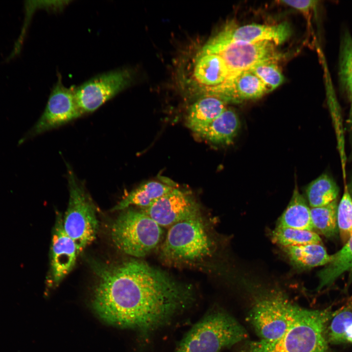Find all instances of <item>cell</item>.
I'll return each instance as SVG.
<instances>
[{
    "instance_id": "obj_1",
    "label": "cell",
    "mask_w": 352,
    "mask_h": 352,
    "mask_svg": "<svg viewBox=\"0 0 352 352\" xmlns=\"http://www.w3.org/2000/svg\"><path fill=\"white\" fill-rule=\"evenodd\" d=\"M93 266L99 278L92 305L95 312L110 325L137 330L145 341L195 301L192 286L144 262Z\"/></svg>"
},
{
    "instance_id": "obj_2",
    "label": "cell",
    "mask_w": 352,
    "mask_h": 352,
    "mask_svg": "<svg viewBox=\"0 0 352 352\" xmlns=\"http://www.w3.org/2000/svg\"><path fill=\"white\" fill-rule=\"evenodd\" d=\"M330 309L311 310L298 307L285 333L272 340L245 343L238 352H329L327 327Z\"/></svg>"
},
{
    "instance_id": "obj_3",
    "label": "cell",
    "mask_w": 352,
    "mask_h": 352,
    "mask_svg": "<svg viewBox=\"0 0 352 352\" xmlns=\"http://www.w3.org/2000/svg\"><path fill=\"white\" fill-rule=\"evenodd\" d=\"M247 337L246 330L230 314L211 309L186 333L175 352H220Z\"/></svg>"
},
{
    "instance_id": "obj_4",
    "label": "cell",
    "mask_w": 352,
    "mask_h": 352,
    "mask_svg": "<svg viewBox=\"0 0 352 352\" xmlns=\"http://www.w3.org/2000/svg\"><path fill=\"white\" fill-rule=\"evenodd\" d=\"M163 230L142 210L128 209L112 223L110 234L115 246L130 256L141 258L158 244Z\"/></svg>"
},
{
    "instance_id": "obj_5",
    "label": "cell",
    "mask_w": 352,
    "mask_h": 352,
    "mask_svg": "<svg viewBox=\"0 0 352 352\" xmlns=\"http://www.w3.org/2000/svg\"><path fill=\"white\" fill-rule=\"evenodd\" d=\"M214 242L200 217L169 227L161 247L163 258L172 263L197 262L211 255Z\"/></svg>"
},
{
    "instance_id": "obj_6",
    "label": "cell",
    "mask_w": 352,
    "mask_h": 352,
    "mask_svg": "<svg viewBox=\"0 0 352 352\" xmlns=\"http://www.w3.org/2000/svg\"><path fill=\"white\" fill-rule=\"evenodd\" d=\"M67 180L69 200L63 224L80 253L95 239L98 223L94 203L69 168L67 169Z\"/></svg>"
},
{
    "instance_id": "obj_7",
    "label": "cell",
    "mask_w": 352,
    "mask_h": 352,
    "mask_svg": "<svg viewBox=\"0 0 352 352\" xmlns=\"http://www.w3.org/2000/svg\"><path fill=\"white\" fill-rule=\"evenodd\" d=\"M298 307L283 293L270 292L254 304L248 321L260 340L276 339L287 330Z\"/></svg>"
},
{
    "instance_id": "obj_8",
    "label": "cell",
    "mask_w": 352,
    "mask_h": 352,
    "mask_svg": "<svg viewBox=\"0 0 352 352\" xmlns=\"http://www.w3.org/2000/svg\"><path fill=\"white\" fill-rule=\"evenodd\" d=\"M291 34V27L286 22L274 25L252 23L242 26L230 22L204 44L200 53L217 54L227 45L237 42L268 41L278 45L286 42Z\"/></svg>"
},
{
    "instance_id": "obj_9",
    "label": "cell",
    "mask_w": 352,
    "mask_h": 352,
    "mask_svg": "<svg viewBox=\"0 0 352 352\" xmlns=\"http://www.w3.org/2000/svg\"><path fill=\"white\" fill-rule=\"evenodd\" d=\"M82 114L76 101L75 88L65 87L59 76L43 114L18 144L21 145L29 138L64 125Z\"/></svg>"
},
{
    "instance_id": "obj_10",
    "label": "cell",
    "mask_w": 352,
    "mask_h": 352,
    "mask_svg": "<svg viewBox=\"0 0 352 352\" xmlns=\"http://www.w3.org/2000/svg\"><path fill=\"white\" fill-rule=\"evenodd\" d=\"M132 73L127 69L109 71L75 88V95L82 114L92 112L128 87Z\"/></svg>"
},
{
    "instance_id": "obj_11",
    "label": "cell",
    "mask_w": 352,
    "mask_h": 352,
    "mask_svg": "<svg viewBox=\"0 0 352 352\" xmlns=\"http://www.w3.org/2000/svg\"><path fill=\"white\" fill-rule=\"evenodd\" d=\"M161 227H171L200 217L198 204L187 192L174 188L148 208L142 210Z\"/></svg>"
},
{
    "instance_id": "obj_12",
    "label": "cell",
    "mask_w": 352,
    "mask_h": 352,
    "mask_svg": "<svg viewBox=\"0 0 352 352\" xmlns=\"http://www.w3.org/2000/svg\"><path fill=\"white\" fill-rule=\"evenodd\" d=\"M273 43L264 41L255 43H233L217 54L224 60L230 75L249 70L254 65L265 61H278L283 55Z\"/></svg>"
},
{
    "instance_id": "obj_13",
    "label": "cell",
    "mask_w": 352,
    "mask_h": 352,
    "mask_svg": "<svg viewBox=\"0 0 352 352\" xmlns=\"http://www.w3.org/2000/svg\"><path fill=\"white\" fill-rule=\"evenodd\" d=\"M63 218L56 214L51 241L50 281L57 286L70 272L79 254L74 241L66 233Z\"/></svg>"
},
{
    "instance_id": "obj_14",
    "label": "cell",
    "mask_w": 352,
    "mask_h": 352,
    "mask_svg": "<svg viewBox=\"0 0 352 352\" xmlns=\"http://www.w3.org/2000/svg\"><path fill=\"white\" fill-rule=\"evenodd\" d=\"M269 92L260 79L248 70L229 76L207 95L217 97L225 103H239L260 98Z\"/></svg>"
},
{
    "instance_id": "obj_15",
    "label": "cell",
    "mask_w": 352,
    "mask_h": 352,
    "mask_svg": "<svg viewBox=\"0 0 352 352\" xmlns=\"http://www.w3.org/2000/svg\"><path fill=\"white\" fill-rule=\"evenodd\" d=\"M229 75L225 62L219 54L199 53L196 60L193 77L203 96L223 84Z\"/></svg>"
},
{
    "instance_id": "obj_16",
    "label": "cell",
    "mask_w": 352,
    "mask_h": 352,
    "mask_svg": "<svg viewBox=\"0 0 352 352\" xmlns=\"http://www.w3.org/2000/svg\"><path fill=\"white\" fill-rule=\"evenodd\" d=\"M226 103L214 96H203L191 106L186 118L187 127L199 135L227 109Z\"/></svg>"
},
{
    "instance_id": "obj_17",
    "label": "cell",
    "mask_w": 352,
    "mask_h": 352,
    "mask_svg": "<svg viewBox=\"0 0 352 352\" xmlns=\"http://www.w3.org/2000/svg\"><path fill=\"white\" fill-rule=\"evenodd\" d=\"M240 128L237 114L226 109L201 132L200 136L216 144L227 145L233 141Z\"/></svg>"
},
{
    "instance_id": "obj_18",
    "label": "cell",
    "mask_w": 352,
    "mask_h": 352,
    "mask_svg": "<svg viewBox=\"0 0 352 352\" xmlns=\"http://www.w3.org/2000/svg\"><path fill=\"white\" fill-rule=\"evenodd\" d=\"M174 188L156 181L146 182L134 189L121 200L111 211L125 210L131 206L148 208Z\"/></svg>"
},
{
    "instance_id": "obj_19",
    "label": "cell",
    "mask_w": 352,
    "mask_h": 352,
    "mask_svg": "<svg viewBox=\"0 0 352 352\" xmlns=\"http://www.w3.org/2000/svg\"><path fill=\"white\" fill-rule=\"evenodd\" d=\"M277 226L310 231L314 228L310 209L296 185L288 205L279 219Z\"/></svg>"
},
{
    "instance_id": "obj_20",
    "label": "cell",
    "mask_w": 352,
    "mask_h": 352,
    "mask_svg": "<svg viewBox=\"0 0 352 352\" xmlns=\"http://www.w3.org/2000/svg\"><path fill=\"white\" fill-rule=\"evenodd\" d=\"M291 263L301 269L327 265L330 260L326 249L320 243L282 247Z\"/></svg>"
},
{
    "instance_id": "obj_21",
    "label": "cell",
    "mask_w": 352,
    "mask_h": 352,
    "mask_svg": "<svg viewBox=\"0 0 352 352\" xmlns=\"http://www.w3.org/2000/svg\"><path fill=\"white\" fill-rule=\"evenodd\" d=\"M352 270V235L343 247L332 255L330 260L318 274V289L331 285L343 273Z\"/></svg>"
},
{
    "instance_id": "obj_22",
    "label": "cell",
    "mask_w": 352,
    "mask_h": 352,
    "mask_svg": "<svg viewBox=\"0 0 352 352\" xmlns=\"http://www.w3.org/2000/svg\"><path fill=\"white\" fill-rule=\"evenodd\" d=\"M339 192L336 181L326 173L312 181L306 188L307 198L311 208L325 206L337 200Z\"/></svg>"
},
{
    "instance_id": "obj_23",
    "label": "cell",
    "mask_w": 352,
    "mask_h": 352,
    "mask_svg": "<svg viewBox=\"0 0 352 352\" xmlns=\"http://www.w3.org/2000/svg\"><path fill=\"white\" fill-rule=\"evenodd\" d=\"M327 327L328 342L352 344V305L332 313Z\"/></svg>"
},
{
    "instance_id": "obj_24",
    "label": "cell",
    "mask_w": 352,
    "mask_h": 352,
    "mask_svg": "<svg viewBox=\"0 0 352 352\" xmlns=\"http://www.w3.org/2000/svg\"><path fill=\"white\" fill-rule=\"evenodd\" d=\"M337 200L321 207L310 209L313 228L326 237L330 239L338 233L337 220Z\"/></svg>"
},
{
    "instance_id": "obj_25",
    "label": "cell",
    "mask_w": 352,
    "mask_h": 352,
    "mask_svg": "<svg viewBox=\"0 0 352 352\" xmlns=\"http://www.w3.org/2000/svg\"><path fill=\"white\" fill-rule=\"evenodd\" d=\"M271 239L282 247L321 242L318 235L312 231L278 226L272 231Z\"/></svg>"
},
{
    "instance_id": "obj_26",
    "label": "cell",
    "mask_w": 352,
    "mask_h": 352,
    "mask_svg": "<svg viewBox=\"0 0 352 352\" xmlns=\"http://www.w3.org/2000/svg\"><path fill=\"white\" fill-rule=\"evenodd\" d=\"M339 78L347 95L352 93V36L349 31L342 36L339 57Z\"/></svg>"
},
{
    "instance_id": "obj_27",
    "label": "cell",
    "mask_w": 352,
    "mask_h": 352,
    "mask_svg": "<svg viewBox=\"0 0 352 352\" xmlns=\"http://www.w3.org/2000/svg\"><path fill=\"white\" fill-rule=\"evenodd\" d=\"M337 220L338 233L343 243L352 235V198L346 183L340 201L338 204Z\"/></svg>"
},
{
    "instance_id": "obj_28",
    "label": "cell",
    "mask_w": 352,
    "mask_h": 352,
    "mask_svg": "<svg viewBox=\"0 0 352 352\" xmlns=\"http://www.w3.org/2000/svg\"><path fill=\"white\" fill-rule=\"evenodd\" d=\"M248 70L260 79L269 92L280 86L285 79L277 61L263 62L254 65Z\"/></svg>"
},
{
    "instance_id": "obj_29",
    "label": "cell",
    "mask_w": 352,
    "mask_h": 352,
    "mask_svg": "<svg viewBox=\"0 0 352 352\" xmlns=\"http://www.w3.org/2000/svg\"><path fill=\"white\" fill-rule=\"evenodd\" d=\"M69 2L68 0L27 1L25 6L33 12L37 8L58 11L63 9Z\"/></svg>"
},
{
    "instance_id": "obj_30",
    "label": "cell",
    "mask_w": 352,
    "mask_h": 352,
    "mask_svg": "<svg viewBox=\"0 0 352 352\" xmlns=\"http://www.w3.org/2000/svg\"><path fill=\"white\" fill-rule=\"evenodd\" d=\"M280 2L293 7L306 16L315 7L318 1L313 0H281Z\"/></svg>"
},
{
    "instance_id": "obj_31",
    "label": "cell",
    "mask_w": 352,
    "mask_h": 352,
    "mask_svg": "<svg viewBox=\"0 0 352 352\" xmlns=\"http://www.w3.org/2000/svg\"><path fill=\"white\" fill-rule=\"evenodd\" d=\"M348 96L350 100V107L349 116L347 122L351 146L350 157L352 159V93L349 94Z\"/></svg>"
},
{
    "instance_id": "obj_32",
    "label": "cell",
    "mask_w": 352,
    "mask_h": 352,
    "mask_svg": "<svg viewBox=\"0 0 352 352\" xmlns=\"http://www.w3.org/2000/svg\"><path fill=\"white\" fill-rule=\"evenodd\" d=\"M347 184V183H346ZM347 188L348 190V191L350 194V196L352 198V176H351V178L348 184H347Z\"/></svg>"
}]
</instances>
